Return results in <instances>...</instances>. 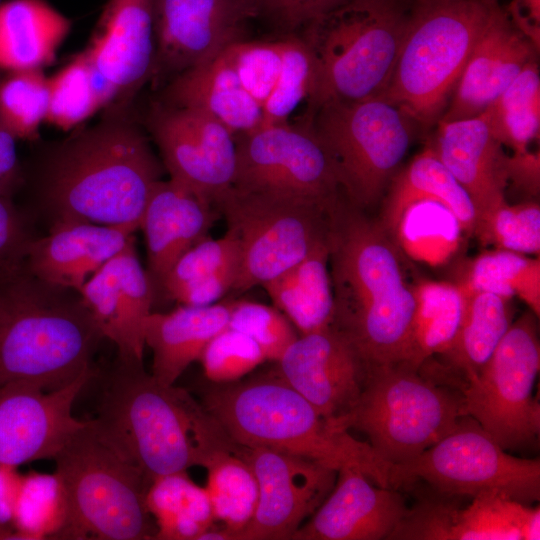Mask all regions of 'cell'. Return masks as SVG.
<instances>
[{"label": "cell", "instance_id": "6da1fadb", "mask_svg": "<svg viewBox=\"0 0 540 540\" xmlns=\"http://www.w3.org/2000/svg\"><path fill=\"white\" fill-rule=\"evenodd\" d=\"M331 326L367 366L408 363L415 310L400 248L379 221L342 195L330 211Z\"/></svg>", "mask_w": 540, "mask_h": 540}, {"label": "cell", "instance_id": "7a4b0ae2", "mask_svg": "<svg viewBox=\"0 0 540 540\" xmlns=\"http://www.w3.org/2000/svg\"><path fill=\"white\" fill-rule=\"evenodd\" d=\"M162 166L135 124L110 116L47 153L36 182L37 213L49 226L77 220L138 230Z\"/></svg>", "mask_w": 540, "mask_h": 540}, {"label": "cell", "instance_id": "3957f363", "mask_svg": "<svg viewBox=\"0 0 540 540\" xmlns=\"http://www.w3.org/2000/svg\"><path fill=\"white\" fill-rule=\"evenodd\" d=\"M104 338L78 291L27 271L0 283V386L65 387L94 370Z\"/></svg>", "mask_w": 540, "mask_h": 540}, {"label": "cell", "instance_id": "277c9868", "mask_svg": "<svg viewBox=\"0 0 540 540\" xmlns=\"http://www.w3.org/2000/svg\"><path fill=\"white\" fill-rule=\"evenodd\" d=\"M203 407L236 443L277 450L339 471L359 468L389 487L390 464L367 442L324 417L276 371L268 376L206 390Z\"/></svg>", "mask_w": 540, "mask_h": 540}, {"label": "cell", "instance_id": "5b68a950", "mask_svg": "<svg viewBox=\"0 0 540 540\" xmlns=\"http://www.w3.org/2000/svg\"><path fill=\"white\" fill-rule=\"evenodd\" d=\"M195 404L187 391L148 374L142 360L117 356L91 422L151 482L198 466Z\"/></svg>", "mask_w": 540, "mask_h": 540}, {"label": "cell", "instance_id": "8992f818", "mask_svg": "<svg viewBox=\"0 0 540 540\" xmlns=\"http://www.w3.org/2000/svg\"><path fill=\"white\" fill-rule=\"evenodd\" d=\"M407 20L399 0H350L305 27L298 35L315 63L308 111L329 101L380 96L393 73Z\"/></svg>", "mask_w": 540, "mask_h": 540}, {"label": "cell", "instance_id": "52a82bcc", "mask_svg": "<svg viewBox=\"0 0 540 540\" xmlns=\"http://www.w3.org/2000/svg\"><path fill=\"white\" fill-rule=\"evenodd\" d=\"M498 4L418 0L390 81L380 95L423 125L438 122Z\"/></svg>", "mask_w": 540, "mask_h": 540}, {"label": "cell", "instance_id": "ba28073f", "mask_svg": "<svg viewBox=\"0 0 540 540\" xmlns=\"http://www.w3.org/2000/svg\"><path fill=\"white\" fill-rule=\"evenodd\" d=\"M53 460L70 507L63 539L156 538V526L145 503L150 481L97 432L91 419Z\"/></svg>", "mask_w": 540, "mask_h": 540}, {"label": "cell", "instance_id": "9c48e42d", "mask_svg": "<svg viewBox=\"0 0 540 540\" xmlns=\"http://www.w3.org/2000/svg\"><path fill=\"white\" fill-rule=\"evenodd\" d=\"M461 394L438 386L406 363L368 366L361 394L341 421L364 433L388 464L413 459L464 417Z\"/></svg>", "mask_w": 540, "mask_h": 540}, {"label": "cell", "instance_id": "30bf717a", "mask_svg": "<svg viewBox=\"0 0 540 540\" xmlns=\"http://www.w3.org/2000/svg\"><path fill=\"white\" fill-rule=\"evenodd\" d=\"M306 122L330 155L347 199L371 207L394 177L412 141L413 120L380 96L329 101Z\"/></svg>", "mask_w": 540, "mask_h": 540}, {"label": "cell", "instance_id": "8fae6325", "mask_svg": "<svg viewBox=\"0 0 540 540\" xmlns=\"http://www.w3.org/2000/svg\"><path fill=\"white\" fill-rule=\"evenodd\" d=\"M335 202L232 186L215 206L239 245L238 274L231 292L262 286L326 242Z\"/></svg>", "mask_w": 540, "mask_h": 540}, {"label": "cell", "instance_id": "7c38bea8", "mask_svg": "<svg viewBox=\"0 0 540 540\" xmlns=\"http://www.w3.org/2000/svg\"><path fill=\"white\" fill-rule=\"evenodd\" d=\"M413 459L393 464L389 487L422 479L447 495L494 494L530 504L540 496V461L514 457L466 416Z\"/></svg>", "mask_w": 540, "mask_h": 540}, {"label": "cell", "instance_id": "4fadbf2b", "mask_svg": "<svg viewBox=\"0 0 540 540\" xmlns=\"http://www.w3.org/2000/svg\"><path fill=\"white\" fill-rule=\"evenodd\" d=\"M537 316L513 321L482 369L461 392L462 415L475 420L502 448L536 440L540 404L533 388L540 368Z\"/></svg>", "mask_w": 540, "mask_h": 540}, {"label": "cell", "instance_id": "5bb4252c", "mask_svg": "<svg viewBox=\"0 0 540 540\" xmlns=\"http://www.w3.org/2000/svg\"><path fill=\"white\" fill-rule=\"evenodd\" d=\"M235 139L233 187L326 204L344 194L330 155L306 121L263 125Z\"/></svg>", "mask_w": 540, "mask_h": 540}, {"label": "cell", "instance_id": "9a60e30c", "mask_svg": "<svg viewBox=\"0 0 540 540\" xmlns=\"http://www.w3.org/2000/svg\"><path fill=\"white\" fill-rule=\"evenodd\" d=\"M148 125L170 179L215 207L234 183L235 136L204 112L164 103L152 108Z\"/></svg>", "mask_w": 540, "mask_h": 540}, {"label": "cell", "instance_id": "2e32d148", "mask_svg": "<svg viewBox=\"0 0 540 540\" xmlns=\"http://www.w3.org/2000/svg\"><path fill=\"white\" fill-rule=\"evenodd\" d=\"M240 450L256 477L258 498L251 520L234 540L292 539L329 495L338 471L268 448L240 445Z\"/></svg>", "mask_w": 540, "mask_h": 540}, {"label": "cell", "instance_id": "e0dca14e", "mask_svg": "<svg viewBox=\"0 0 540 540\" xmlns=\"http://www.w3.org/2000/svg\"><path fill=\"white\" fill-rule=\"evenodd\" d=\"M253 17V0H154L153 84L171 81L243 39Z\"/></svg>", "mask_w": 540, "mask_h": 540}, {"label": "cell", "instance_id": "ac0fdd59", "mask_svg": "<svg viewBox=\"0 0 540 540\" xmlns=\"http://www.w3.org/2000/svg\"><path fill=\"white\" fill-rule=\"evenodd\" d=\"M94 375L56 390L26 382L0 386V464L18 468L54 459L86 422L74 417L73 405Z\"/></svg>", "mask_w": 540, "mask_h": 540}, {"label": "cell", "instance_id": "d6986e66", "mask_svg": "<svg viewBox=\"0 0 540 540\" xmlns=\"http://www.w3.org/2000/svg\"><path fill=\"white\" fill-rule=\"evenodd\" d=\"M276 364L277 374L339 427L355 406L368 369L332 326L298 336Z\"/></svg>", "mask_w": 540, "mask_h": 540}, {"label": "cell", "instance_id": "ffe728a7", "mask_svg": "<svg viewBox=\"0 0 540 540\" xmlns=\"http://www.w3.org/2000/svg\"><path fill=\"white\" fill-rule=\"evenodd\" d=\"M82 52L113 104L125 105L152 77L154 0H108Z\"/></svg>", "mask_w": 540, "mask_h": 540}, {"label": "cell", "instance_id": "44dd1931", "mask_svg": "<svg viewBox=\"0 0 540 540\" xmlns=\"http://www.w3.org/2000/svg\"><path fill=\"white\" fill-rule=\"evenodd\" d=\"M117 356L143 360V325L151 314L154 288L139 261L135 238L101 266L78 291Z\"/></svg>", "mask_w": 540, "mask_h": 540}, {"label": "cell", "instance_id": "7402d4cb", "mask_svg": "<svg viewBox=\"0 0 540 540\" xmlns=\"http://www.w3.org/2000/svg\"><path fill=\"white\" fill-rule=\"evenodd\" d=\"M369 479L359 468H341L329 495L292 540L389 539L409 508L394 488L375 487Z\"/></svg>", "mask_w": 540, "mask_h": 540}, {"label": "cell", "instance_id": "603a6c76", "mask_svg": "<svg viewBox=\"0 0 540 540\" xmlns=\"http://www.w3.org/2000/svg\"><path fill=\"white\" fill-rule=\"evenodd\" d=\"M535 53L536 45L496 6L439 120L452 121L482 113L536 59Z\"/></svg>", "mask_w": 540, "mask_h": 540}, {"label": "cell", "instance_id": "cb8c5ba5", "mask_svg": "<svg viewBox=\"0 0 540 540\" xmlns=\"http://www.w3.org/2000/svg\"><path fill=\"white\" fill-rule=\"evenodd\" d=\"M502 146L483 113L438 121L430 147L468 194L476 213L475 227L506 202L507 155Z\"/></svg>", "mask_w": 540, "mask_h": 540}, {"label": "cell", "instance_id": "d4e9b609", "mask_svg": "<svg viewBox=\"0 0 540 540\" xmlns=\"http://www.w3.org/2000/svg\"><path fill=\"white\" fill-rule=\"evenodd\" d=\"M136 229L65 220L30 244L26 271L53 285L79 291L86 281L134 237Z\"/></svg>", "mask_w": 540, "mask_h": 540}, {"label": "cell", "instance_id": "484cf974", "mask_svg": "<svg viewBox=\"0 0 540 540\" xmlns=\"http://www.w3.org/2000/svg\"><path fill=\"white\" fill-rule=\"evenodd\" d=\"M193 436L198 466L207 471L205 489L215 519L223 523L227 540H234L254 514L258 498L256 477L241 454L240 445L203 406L194 413Z\"/></svg>", "mask_w": 540, "mask_h": 540}, {"label": "cell", "instance_id": "4316f807", "mask_svg": "<svg viewBox=\"0 0 540 540\" xmlns=\"http://www.w3.org/2000/svg\"><path fill=\"white\" fill-rule=\"evenodd\" d=\"M218 213L212 204L171 179L156 183L139 225L154 293L177 260L208 236Z\"/></svg>", "mask_w": 540, "mask_h": 540}, {"label": "cell", "instance_id": "83f0119b", "mask_svg": "<svg viewBox=\"0 0 540 540\" xmlns=\"http://www.w3.org/2000/svg\"><path fill=\"white\" fill-rule=\"evenodd\" d=\"M162 103L204 112L235 138L264 122L261 107L244 89L223 52L169 81Z\"/></svg>", "mask_w": 540, "mask_h": 540}, {"label": "cell", "instance_id": "f1b7e54d", "mask_svg": "<svg viewBox=\"0 0 540 540\" xmlns=\"http://www.w3.org/2000/svg\"><path fill=\"white\" fill-rule=\"evenodd\" d=\"M231 304L180 305L168 313L151 312L143 325L145 346L153 354L151 375L163 385H174L200 359L209 341L228 327Z\"/></svg>", "mask_w": 540, "mask_h": 540}, {"label": "cell", "instance_id": "f546056e", "mask_svg": "<svg viewBox=\"0 0 540 540\" xmlns=\"http://www.w3.org/2000/svg\"><path fill=\"white\" fill-rule=\"evenodd\" d=\"M432 540H538L539 506L494 494L473 497L464 509L436 501L430 515Z\"/></svg>", "mask_w": 540, "mask_h": 540}, {"label": "cell", "instance_id": "4dcf8cb0", "mask_svg": "<svg viewBox=\"0 0 540 540\" xmlns=\"http://www.w3.org/2000/svg\"><path fill=\"white\" fill-rule=\"evenodd\" d=\"M71 21L46 0H9L0 5V69L42 70L56 60Z\"/></svg>", "mask_w": 540, "mask_h": 540}, {"label": "cell", "instance_id": "1f68e13d", "mask_svg": "<svg viewBox=\"0 0 540 540\" xmlns=\"http://www.w3.org/2000/svg\"><path fill=\"white\" fill-rule=\"evenodd\" d=\"M419 202L440 204L453 215L462 232L473 234L474 206L431 147L417 154L391 180L379 223L393 240L404 213Z\"/></svg>", "mask_w": 540, "mask_h": 540}, {"label": "cell", "instance_id": "d6a6232c", "mask_svg": "<svg viewBox=\"0 0 540 540\" xmlns=\"http://www.w3.org/2000/svg\"><path fill=\"white\" fill-rule=\"evenodd\" d=\"M262 287L300 335L331 326L334 297L328 240Z\"/></svg>", "mask_w": 540, "mask_h": 540}, {"label": "cell", "instance_id": "836d02e7", "mask_svg": "<svg viewBox=\"0 0 540 540\" xmlns=\"http://www.w3.org/2000/svg\"><path fill=\"white\" fill-rule=\"evenodd\" d=\"M461 288L465 296L462 321L452 345L439 356L466 381L489 360L511 326L513 312L512 299Z\"/></svg>", "mask_w": 540, "mask_h": 540}, {"label": "cell", "instance_id": "e575fe53", "mask_svg": "<svg viewBox=\"0 0 540 540\" xmlns=\"http://www.w3.org/2000/svg\"><path fill=\"white\" fill-rule=\"evenodd\" d=\"M145 503L159 540H199L216 521L205 487L197 485L187 471L153 479Z\"/></svg>", "mask_w": 540, "mask_h": 540}, {"label": "cell", "instance_id": "d590c367", "mask_svg": "<svg viewBox=\"0 0 540 540\" xmlns=\"http://www.w3.org/2000/svg\"><path fill=\"white\" fill-rule=\"evenodd\" d=\"M413 287L415 310L407 364L420 369L452 345L462 321L465 296L458 283L425 280Z\"/></svg>", "mask_w": 540, "mask_h": 540}, {"label": "cell", "instance_id": "8d00e7d4", "mask_svg": "<svg viewBox=\"0 0 540 540\" xmlns=\"http://www.w3.org/2000/svg\"><path fill=\"white\" fill-rule=\"evenodd\" d=\"M69 518L67 491L56 471L21 474L13 512L14 539H63Z\"/></svg>", "mask_w": 540, "mask_h": 540}, {"label": "cell", "instance_id": "74e56055", "mask_svg": "<svg viewBox=\"0 0 540 540\" xmlns=\"http://www.w3.org/2000/svg\"><path fill=\"white\" fill-rule=\"evenodd\" d=\"M458 284L466 289L521 299L540 315V259L496 249L477 256Z\"/></svg>", "mask_w": 540, "mask_h": 540}, {"label": "cell", "instance_id": "f35d334b", "mask_svg": "<svg viewBox=\"0 0 540 540\" xmlns=\"http://www.w3.org/2000/svg\"><path fill=\"white\" fill-rule=\"evenodd\" d=\"M482 113L502 145L517 152L528 150L540 131V77L536 59Z\"/></svg>", "mask_w": 540, "mask_h": 540}, {"label": "cell", "instance_id": "ab89813d", "mask_svg": "<svg viewBox=\"0 0 540 540\" xmlns=\"http://www.w3.org/2000/svg\"><path fill=\"white\" fill-rule=\"evenodd\" d=\"M49 106L45 122L69 131L101 108L113 104V97L98 79L83 52L74 56L49 77Z\"/></svg>", "mask_w": 540, "mask_h": 540}, {"label": "cell", "instance_id": "60d3db41", "mask_svg": "<svg viewBox=\"0 0 540 540\" xmlns=\"http://www.w3.org/2000/svg\"><path fill=\"white\" fill-rule=\"evenodd\" d=\"M49 95V77L42 70L13 71L0 80V118L17 139L38 137Z\"/></svg>", "mask_w": 540, "mask_h": 540}, {"label": "cell", "instance_id": "b9f144b4", "mask_svg": "<svg viewBox=\"0 0 540 540\" xmlns=\"http://www.w3.org/2000/svg\"><path fill=\"white\" fill-rule=\"evenodd\" d=\"M283 66L275 89L263 107V125L287 122L315 82L312 53L299 35H283Z\"/></svg>", "mask_w": 540, "mask_h": 540}, {"label": "cell", "instance_id": "7bdbcfd3", "mask_svg": "<svg viewBox=\"0 0 540 540\" xmlns=\"http://www.w3.org/2000/svg\"><path fill=\"white\" fill-rule=\"evenodd\" d=\"M484 244L524 255L540 253V207L535 201L507 202L493 210L473 232Z\"/></svg>", "mask_w": 540, "mask_h": 540}, {"label": "cell", "instance_id": "ee69618b", "mask_svg": "<svg viewBox=\"0 0 540 540\" xmlns=\"http://www.w3.org/2000/svg\"><path fill=\"white\" fill-rule=\"evenodd\" d=\"M222 52L244 89L259 104L263 112V107L275 89L282 71V36L270 41L241 39Z\"/></svg>", "mask_w": 540, "mask_h": 540}, {"label": "cell", "instance_id": "f6af8a7d", "mask_svg": "<svg viewBox=\"0 0 540 540\" xmlns=\"http://www.w3.org/2000/svg\"><path fill=\"white\" fill-rule=\"evenodd\" d=\"M228 327L250 337L266 360L275 363L298 338L293 324L280 310L254 301H232Z\"/></svg>", "mask_w": 540, "mask_h": 540}, {"label": "cell", "instance_id": "bcb514c9", "mask_svg": "<svg viewBox=\"0 0 540 540\" xmlns=\"http://www.w3.org/2000/svg\"><path fill=\"white\" fill-rule=\"evenodd\" d=\"M199 361L209 381L225 384L241 379L266 357L250 337L227 327L209 341Z\"/></svg>", "mask_w": 540, "mask_h": 540}, {"label": "cell", "instance_id": "7dc6e473", "mask_svg": "<svg viewBox=\"0 0 540 540\" xmlns=\"http://www.w3.org/2000/svg\"><path fill=\"white\" fill-rule=\"evenodd\" d=\"M236 261H239V245L232 233L227 231L219 239L207 236L177 260L163 278L159 288L172 300L182 289Z\"/></svg>", "mask_w": 540, "mask_h": 540}, {"label": "cell", "instance_id": "c3c4849f", "mask_svg": "<svg viewBox=\"0 0 540 540\" xmlns=\"http://www.w3.org/2000/svg\"><path fill=\"white\" fill-rule=\"evenodd\" d=\"M36 237L28 215L12 198L0 196V283L26 272L28 250Z\"/></svg>", "mask_w": 540, "mask_h": 540}, {"label": "cell", "instance_id": "681fc988", "mask_svg": "<svg viewBox=\"0 0 540 540\" xmlns=\"http://www.w3.org/2000/svg\"><path fill=\"white\" fill-rule=\"evenodd\" d=\"M350 0H253L255 16L264 17L283 35H298L320 16Z\"/></svg>", "mask_w": 540, "mask_h": 540}, {"label": "cell", "instance_id": "f907efd6", "mask_svg": "<svg viewBox=\"0 0 540 540\" xmlns=\"http://www.w3.org/2000/svg\"><path fill=\"white\" fill-rule=\"evenodd\" d=\"M507 183L529 196H538L540 189V154L529 150L517 152L506 159Z\"/></svg>", "mask_w": 540, "mask_h": 540}, {"label": "cell", "instance_id": "816d5d0a", "mask_svg": "<svg viewBox=\"0 0 540 540\" xmlns=\"http://www.w3.org/2000/svg\"><path fill=\"white\" fill-rule=\"evenodd\" d=\"M16 140L0 118V196L8 198H12L22 182Z\"/></svg>", "mask_w": 540, "mask_h": 540}, {"label": "cell", "instance_id": "f5cc1de1", "mask_svg": "<svg viewBox=\"0 0 540 540\" xmlns=\"http://www.w3.org/2000/svg\"><path fill=\"white\" fill-rule=\"evenodd\" d=\"M20 477L16 467L0 464V539H14L13 512Z\"/></svg>", "mask_w": 540, "mask_h": 540}, {"label": "cell", "instance_id": "db71d44e", "mask_svg": "<svg viewBox=\"0 0 540 540\" xmlns=\"http://www.w3.org/2000/svg\"><path fill=\"white\" fill-rule=\"evenodd\" d=\"M511 21L537 47L540 36V0H512Z\"/></svg>", "mask_w": 540, "mask_h": 540}, {"label": "cell", "instance_id": "11a10c76", "mask_svg": "<svg viewBox=\"0 0 540 540\" xmlns=\"http://www.w3.org/2000/svg\"><path fill=\"white\" fill-rule=\"evenodd\" d=\"M469 1H478V2L488 3V4H497V0H469Z\"/></svg>", "mask_w": 540, "mask_h": 540}, {"label": "cell", "instance_id": "9f6ffc18", "mask_svg": "<svg viewBox=\"0 0 540 540\" xmlns=\"http://www.w3.org/2000/svg\"><path fill=\"white\" fill-rule=\"evenodd\" d=\"M1 1H2V0H0V5L2 4Z\"/></svg>", "mask_w": 540, "mask_h": 540}]
</instances>
